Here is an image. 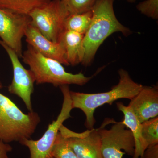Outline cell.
I'll use <instances>...</instances> for the list:
<instances>
[{"label":"cell","instance_id":"cell-1","mask_svg":"<svg viewBox=\"0 0 158 158\" xmlns=\"http://www.w3.org/2000/svg\"><path fill=\"white\" fill-rule=\"evenodd\" d=\"M114 0H98L91 9L92 17L83 39L85 54L81 64L89 66L103 42L111 34L120 32L125 36L131 34L129 29L119 22L114 12Z\"/></svg>","mask_w":158,"mask_h":158},{"label":"cell","instance_id":"cell-2","mask_svg":"<svg viewBox=\"0 0 158 158\" xmlns=\"http://www.w3.org/2000/svg\"><path fill=\"white\" fill-rule=\"evenodd\" d=\"M119 80L118 84L111 90L102 93L88 94L70 91L73 109H80L86 116L85 126L88 130L94 128L95 120V110L106 104L111 105L119 99L131 100L137 95L143 87L130 77L127 71L121 69L118 70Z\"/></svg>","mask_w":158,"mask_h":158},{"label":"cell","instance_id":"cell-3","mask_svg":"<svg viewBox=\"0 0 158 158\" xmlns=\"http://www.w3.org/2000/svg\"><path fill=\"white\" fill-rule=\"evenodd\" d=\"M2 88L0 81V89ZM40 122L38 113H23L9 98L0 92V141L20 143L31 139Z\"/></svg>","mask_w":158,"mask_h":158},{"label":"cell","instance_id":"cell-4","mask_svg":"<svg viewBox=\"0 0 158 158\" xmlns=\"http://www.w3.org/2000/svg\"><path fill=\"white\" fill-rule=\"evenodd\" d=\"M22 58L34 73L37 85L47 83L56 87L70 85L83 86L92 78L85 76L81 73L67 72L60 62L42 56L29 45L23 52Z\"/></svg>","mask_w":158,"mask_h":158},{"label":"cell","instance_id":"cell-5","mask_svg":"<svg viewBox=\"0 0 158 158\" xmlns=\"http://www.w3.org/2000/svg\"><path fill=\"white\" fill-rule=\"evenodd\" d=\"M69 15L61 0H50L30 12L31 24L51 41L58 42Z\"/></svg>","mask_w":158,"mask_h":158},{"label":"cell","instance_id":"cell-6","mask_svg":"<svg viewBox=\"0 0 158 158\" xmlns=\"http://www.w3.org/2000/svg\"><path fill=\"white\" fill-rule=\"evenodd\" d=\"M63 96L61 111L56 120L49 125L41 138L37 140L25 139L20 144L28 148L31 158H51V152L59 130L63 123L70 117L73 110L69 85L60 86Z\"/></svg>","mask_w":158,"mask_h":158},{"label":"cell","instance_id":"cell-7","mask_svg":"<svg viewBox=\"0 0 158 158\" xmlns=\"http://www.w3.org/2000/svg\"><path fill=\"white\" fill-rule=\"evenodd\" d=\"M103 158H122L125 154L134 156L135 144L129 129L121 122H115L110 129H98Z\"/></svg>","mask_w":158,"mask_h":158},{"label":"cell","instance_id":"cell-8","mask_svg":"<svg viewBox=\"0 0 158 158\" xmlns=\"http://www.w3.org/2000/svg\"><path fill=\"white\" fill-rule=\"evenodd\" d=\"M0 45L8 54L13 68V78L8 87V91L21 99L27 110L32 112L33 110L31 95L34 92L35 82L34 73L30 69L24 67L16 53L1 40Z\"/></svg>","mask_w":158,"mask_h":158},{"label":"cell","instance_id":"cell-9","mask_svg":"<svg viewBox=\"0 0 158 158\" xmlns=\"http://www.w3.org/2000/svg\"><path fill=\"white\" fill-rule=\"evenodd\" d=\"M31 23L29 15L12 13L0 9V38L19 58L23 56L22 39Z\"/></svg>","mask_w":158,"mask_h":158},{"label":"cell","instance_id":"cell-10","mask_svg":"<svg viewBox=\"0 0 158 158\" xmlns=\"http://www.w3.org/2000/svg\"><path fill=\"white\" fill-rule=\"evenodd\" d=\"M67 137L69 144L78 158H103L101 141L98 129L93 128L84 132H74L62 126L60 129Z\"/></svg>","mask_w":158,"mask_h":158},{"label":"cell","instance_id":"cell-11","mask_svg":"<svg viewBox=\"0 0 158 158\" xmlns=\"http://www.w3.org/2000/svg\"><path fill=\"white\" fill-rule=\"evenodd\" d=\"M25 37L28 45L42 56L57 60L63 65H69L61 44L46 38L31 23L26 30Z\"/></svg>","mask_w":158,"mask_h":158},{"label":"cell","instance_id":"cell-12","mask_svg":"<svg viewBox=\"0 0 158 158\" xmlns=\"http://www.w3.org/2000/svg\"><path fill=\"white\" fill-rule=\"evenodd\" d=\"M131 108L141 123L158 116V90L156 87L143 86L139 93L131 100Z\"/></svg>","mask_w":158,"mask_h":158},{"label":"cell","instance_id":"cell-13","mask_svg":"<svg viewBox=\"0 0 158 158\" xmlns=\"http://www.w3.org/2000/svg\"><path fill=\"white\" fill-rule=\"evenodd\" d=\"M84 35L72 31H64L58 40L65 52L69 65L75 66L82 63L85 54L83 45Z\"/></svg>","mask_w":158,"mask_h":158},{"label":"cell","instance_id":"cell-14","mask_svg":"<svg viewBox=\"0 0 158 158\" xmlns=\"http://www.w3.org/2000/svg\"><path fill=\"white\" fill-rule=\"evenodd\" d=\"M116 106L118 110L124 115L121 123L131 131L134 137L135 148L133 158H141L147 148L142 137V123L128 106H125L122 102H117Z\"/></svg>","mask_w":158,"mask_h":158},{"label":"cell","instance_id":"cell-15","mask_svg":"<svg viewBox=\"0 0 158 158\" xmlns=\"http://www.w3.org/2000/svg\"><path fill=\"white\" fill-rule=\"evenodd\" d=\"M50 0H0V9L17 14L29 15L35 8Z\"/></svg>","mask_w":158,"mask_h":158},{"label":"cell","instance_id":"cell-16","mask_svg":"<svg viewBox=\"0 0 158 158\" xmlns=\"http://www.w3.org/2000/svg\"><path fill=\"white\" fill-rule=\"evenodd\" d=\"M92 17V11L69 15L64 23V31H72L85 35L89 28Z\"/></svg>","mask_w":158,"mask_h":158},{"label":"cell","instance_id":"cell-17","mask_svg":"<svg viewBox=\"0 0 158 158\" xmlns=\"http://www.w3.org/2000/svg\"><path fill=\"white\" fill-rule=\"evenodd\" d=\"M54 158H78L69 144L67 137L59 131L51 152Z\"/></svg>","mask_w":158,"mask_h":158},{"label":"cell","instance_id":"cell-18","mask_svg":"<svg viewBox=\"0 0 158 158\" xmlns=\"http://www.w3.org/2000/svg\"><path fill=\"white\" fill-rule=\"evenodd\" d=\"M142 135L147 147L158 144V117L142 123Z\"/></svg>","mask_w":158,"mask_h":158},{"label":"cell","instance_id":"cell-19","mask_svg":"<svg viewBox=\"0 0 158 158\" xmlns=\"http://www.w3.org/2000/svg\"><path fill=\"white\" fill-rule=\"evenodd\" d=\"M98 0H61L69 14L82 13L91 11Z\"/></svg>","mask_w":158,"mask_h":158},{"label":"cell","instance_id":"cell-20","mask_svg":"<svg viewBox=\"0 0 158 158\" xmlns=\"http://www.w3.org/2000/svg\"><path fill=\"white\" fill-rule=\"evenodd\" d=\"M136 8L147 17L154 19H158V0H144L138 3Z\"/></svg>","mask_w":158,"mask_h":158},{"label":"cell","instance_id":"cell-21","mask_svg":"<svg viewBox=\"0 0 158 158\" xmlns=\"http://www.w3.org/2000/svg\"><path fill=\"white\" fill-rule=\"evenodd\" d=\"M141 158H158V144L148 147Z\"/></svg>","mask_w":158,"mask_h":158},{"label":"cell","instance_id":"cell-22","mask_svg":"<svg viewBox=\"0 0 158 158\" xmlns=\"http://www.w3.org/2000/svg\"><path fill=\"white\" fill-rule=\"evenodd\" d=\"M12 147L9 143H6L0 141V158H10L8 153L11 152Z\"/></svg>","mask_w":158,"mask_h":158},{"label":"cell","instance_id":"cell-23","mask_svg":"<svg viewBox=\"0 0 158 158\" xmlns=\"http://www.w3.org/2000/svg\"><path fill=\"white\" fill-rule=\"evenodd\" d=\"M128 2H136L137 0H127Z\"/></svg>","mask_w":158,"mask_h":158},{"label":"cell","instance_id":"cell-24","mask_svg":"<svg viewBox=\"0 0 158 158\" xmlns=\"http://www.w3.org/2000/svg\"><path fill=\"white\" fill-rule=\"evenodd\" d=\"M51 158H53V157H51Z\"/></svg>","mask_w":158,"mask_h":158}]
</instances>
